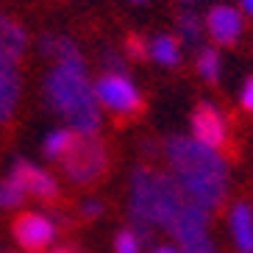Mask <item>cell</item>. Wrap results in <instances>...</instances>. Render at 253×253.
<instances>
[{"label": "cell", "mask_w": 253, "mask_h": 253, "mask_svg": "<svg viewBox=\"0 0 253 253\" xmlns=\"http://www.w3.org/2000/svg\"><path fill=\"white\" fill-rule=\"evenodd\" d=\"M175 181L189 203H198L206 211H214L228 195V164L220 150L209 148L195 136H170L164 142Z\"/></svg>", "instance_id": "6da1fadb"}, {"label": "cell", "mask_w": 253, "mask_h": 253, "mask_svg": "<svg viewBox=\"0 0 253 253\" xmlns=\"http://www.w3.org/2000/svg\"><path fill=\"white\" fill-rule=\"evenodd\" d=\"M45 97L75 134L95 136L100 131V100L86 78L84 64H56L45 81Z\"/></svg>", "instance_id": "7a4b0ae2"}, {"label": "cell", "mask_w": 253, "mask_h": 253, "mask_svg": "<svg viewBox=\"0 0 253 253\" xmlns=\"http://www.w3.org/2000/svg\"><path fill=\"white\" fill-rule=\"evenodd\" d=\"M61 170L73 184L89 186L95 181H100L109 170V150L97 136H75L70 150L61 159Z\"/></svg>", "instance_id": "3957f363"}, {"label": "cell", "mask_w": 253, "mask_h": 253, "mask_svg": "<svg viewBox=\"0 0 253 253\" xmlns=\"http://www.w3.org/2000/svg\"><path fill=\"white\" fill-rule=\"evenodd\" d=\"M95 95L106 109H112L120 117H136L145 109V100H142L139 89L134 86V81L128 75H114V73L100 75L95 81Z\"/></svg>", "instance_id": "277c9868"}, {"label": "cell", "mask_w": 253, "mask_h": 253, "mask_svg": "<svg viewBox=\"0 0 253 253\" xmlns=\"http://www.w3.org/2000/svg\"><path fill=\"white\" fill-rule=\"evenodd\" d=\"M206 225H209V211L201 209L198 203L186 201L170 234L184 248V253H214V242L209 237Z\"/></svg>", "instance_id": "5b68a950"}, {"label": "cell", "mask_w": 253, "mask_h": 253, "mask_svg": "<svg viewBox=\"0 0 253 253\" xmlns=\"http://www.w3.org/2000/svg\"><path fill=\"white\" fill-rule=\"evenodd\" d=\"M184 203H186V195L181 192L178 181L172 178V175H167V172H153V184H150L153 225H162V228L172 231Z\"/></svg>", "instance_id": "8992f818"}, {"label": "cell", "mask_w": 253, "mask_h": 253, "mask_svg": "<svg viewBox=\"0 0 253 253\" xmlns=\"http://www.w3.org/2000/svg\"><path fill=\"white\" fill-rule=\"evenodd\" d=\"M150 167H136L131 172V223L136 225V234L142 239H150L153 228V211H150V184H153Z\"/></svg>", "instance_id": "52a82bcc"}, {"label": "cell", "mask_w": 253, "mask_h": 253, "mask_svg": "<svg viewBox=\"0 0 253 253\" xmlns=\"http://www.w3.org/2000/svg\"><path fill=\"white\" fill-rule=\"evenodd\" d=\"M14 239H17V245L25 248L28 253H39V251H45V248L53 245L56 225L45 214L25 211V214H20L14 220Z\"/></svg>", "instance_id": "ba28073f"}, {"label": "cell", "mask_w": 253, "mask_h": 253, "mask_svg": "<svg viewBox=\"0 0 253 253\" xmlns=\"http://www.w3.org/2000/svg\"><path fill=\"white\" fill-rule=\"evenodd\" d=\"M8 178L14 181L17 186H23L25 195H34V198H39V201H45V203L59 198V184H56V178H53L50 172H45L42 167L25 162V159H17L11 164V175Z\"/></svg>", "instance_id": "9c48e42d"}, {"label": "cell", "mask_w": 253, "mask_h": 253, "mask_svg": "<svg viewBox=\"0 0 253 253\" xmlns=\"http://www.w3.org/2000/svg\"><path fill=\"white\" fill-rule=\"evenodd\" d=\"M192 136L198 142H203V145H209V148H214V150L225 145V139H228V126H225L223 112H220L214 103L203 100V103L195 106V112H192Z\"/></svg>", "instance_id": "30bf717a"}, {"label": "cell", "mask_w": 253, "mask_h": 253, "mask_svg": "<svg viewBox=\"0 0 253 253\" xmlns=\"http://www.w3.org/2000/svg\"><path fill=\"white\" fill-rule=\"evenodd\" d=\"M206 31L211 34L217 45L234 47L242 39V31H245V23H242V14L239 8L234 6H214L206 14Z\"/></svg>", "instance_id": "8fae6325"}, {"label": "cell", "mask_w": 253, "mask_h": 253, "mask_svg": "<svg viewBox=\"0 0 253 253\" xmlns=\"http://www.w3.org/2000/svg\"><path fill=\"white\" fill-rule=\"evenodd\" d=\"M23 92V78L17 70V61L6 53H0V126L11 123Z\"/></svg>", "instance_id": "7c38bea8"}, {"label": "cell", "mask_w": 253, "mask_h": 253, "mask_svg": "<svg viewBox=\"0 0 253 253\" xmlns=\"http://www.w3.org/2000/svg\"><path fill=\"white\" fill-rule=\"evenodd\" d=\"M231 237L239 253H253V211L248 203H234L231 209Z\"/></svg>", "instance_id": "4fadbf2b"}, {"label": "cell", "mask_w": 253, "mask_h": 253, "mask_svg": "<svg viewBox=\"0 0 253 253\" xmlns=\"http://www.w3.org/2000/svg\"><path fill=\"white\" fill-rule=\"evenodd\" d=\"M25 50H28V34H25V28L17 20L0 14V53H6L14 61H20L25 56Z\"/></svg>", "instance_id": "5bb4252c"}, {"label": "cell", "mask_w": 253, "mask_h": 253, "mask_svg": "<svg viewBox=\"0 0 253 253\" xmlns=\"http://www.w3.org/2000/svg\"><path fill=\"white\" fill-rule=\"evenodd\" d=\"M39 50H42V56L53 59L56 64H84L78 45H75L73 39H67V37L45 34V37L39 39Z\"/></svg>", "instance_id": "9a60e30c"}, {"label": "cell", "mask_w": 253, "mask_h": 253, "mask_svg": "<svg viewBox=\"0 0 253 253\" xmlns=\"http://www.w3.org/2000/svg\"><path fill=\"white\" fill-rule=\"evenodd\" d=\"M150 59H156L164 67H178L181 64V45L170 34H162L150 42Z\"/></svg>", "instance_id": "2e32d148"}, {"label": "cell", "mask_w": 253, "mask_h": 253, "mask_svg": "<svg viewBox=\"0 0 253 253\" xmlns=\"http://www.w3.org/2000/svg\"><path fill=\"white\" fill-rule=\"evenodd\" d=\"M75 131H67V128H59V131H50V134L45 136V145H42V153H45L47 159H53V162H61L64 159V153L70 150V145H73L75 139Z\"/></svg>", "instance_id": "e0dca14e"}, {"label": "cell", "mask_w": 253, "mask_h": 253, "mask_svg": "<svg viewBox=\"0 0 253 253\" xmlns=\"http://www.w3.org/2000/svg\"><path fill=\"white\" fill-rule=\"evenodd\" d=\"M220 70H223V61H220V53L217 47H203L198 53V73L206 84H217L220 81Z\"/></svg>", "instance_id": "ac0fdd59"}, {"label": "cell", "mask_w": 253, "mask_h": 253, "mask_svg": "<svg viewBox=\"0 0 253 253\" xmlns=\"http://www.w3.org/2000/svg\"><path fill=\"white\" fill-rule=\"evenodd\" d=\"M178 31L181 37H184V42H189V45H198L201 42V20H198V14H192V11H184V14H178Z\"/></svg>", "instance_id": "d6986e66"}, {"label": "cell", "mask_w": 253, "mask_h": 253, "mask_svg": "<svg viewBox=\"0 0 253 253\" xmlns=\"http://www.w3.org/2000/svg\"><path fill=\"white\" fill-rule=\"evenodd\" d=\"M23 201H25V192H23V186H17L11 178L0 181V206L11 209V206H20Z\"/></svg>", "instance_id": "ffe728a7"}, {"label": "cell", "mask_w": 253, "mask_h": 253, "mask_svg": "<svg viewBox=\"0 0 253 253\" xmlns=\"http://www.w3.org/2000/svg\"><path fill=\"white\" fill-rule=\"evenodd\" d=\"M142 248V237L136 231H120L117 237H114V251L117 253H139Z\"/></svg>", "instance_id": "44dd1931"}, {"label": "cell", "mask_w": 253, "mask_h": 253, "mask_svg": "<svg viewBox=\"0 0 253 253\" xmlns=\"http://www.w3.org/2000/svg\"><path fill=\"white\" fill-rule=\"evenodd\" d=\"M100 64H103V70H109V73H114V75H126V59H123L117 50H112V47L103 50Z\"/></svg>", "instance_id": "7402d4cb"}, {"label": "cell", "mask_w": 253, "mask_h": 253, "mask_svg": "<svg viewBox=\"0 0 253 253\" xmlns=\"http://www.w3.org/2000/svg\"><path fill=\"white\" fill-rule=\"evenodd\" d=\"M126 53L131 59H145V56H150V45H145V39H139V37H128Z\"/></svg>", "instance_id": "603a6c76"}, {"label": "cell", "mask_w": 253, "mask_h": 253, "mask_svg": "<svg viewBox=\"0 0 253 253\" xmlns=\"http://www.w3.org/2000/svg\"><path fill=\"white\" fill-rule=\"evenodd\" d=\"M239 100H242V106H245L248 112L253 114V75H251V78H245L242 92H239Z\"/></svg>", "instance_id": "cb8c5ba5"}, {"label": "cell", "mask_w": 253, "mask_h": 253, "mask_svg": "<svg viewBox=\"0 0 253 253\" xmlns=\"http://www.w3.org/2000/svg\"><path fill=\"white\" fill-rule=\"evenodd\" d=\"M81 214L86 217V220H95V217H100V214H103V203H100V201H84Z\"/></svg>", "instance_id": "d4e9b609"}, {"label": "cell", "mask_w": 253, "mask_h": 253, "mask_svg": "<svg viewBox=\"0 0 253 253\" xmlns=\"http://www.w3.org/2000/svg\"><path fill=\"white\" fill-rule=\"evenodd\" d=\"M50 253H78V251L70 248V245H64V248H50Z\"/></svg>", "instance_id": "484cf974"}, {"label": "cell", "mask_w": 253, "mask_h": 253, "mask_svg": "<svg viewBox=\"0 0 253 253\" xmlns=\"http://www.w3.org/2000/svg\"><path fill=\"white\" fill-rule=\"evenodd\" d=\"M242 8H245L248 14H251V17H253V0H242Z\"/></svg>", "instance_id": "4316f807"}, {"label": "cell", "mask_w": 253, "mask_h": 253, "mask_svg": "<svg viewBox=\"0 0 253 253\" xmlns=\"http://www.w3.org/2000/svg\"><path fill=\"white\" fill-rule=\"evenodd\" d=\"M153 253H178V251H172V248H156Z\"/></svg>", "instance_id": "83f0119b"}, {"label": "cell", "mask_w": 253, "mask_h": 253, "mask_svg": "<svg viewBox=\"0 0 253 253\" xmlns=\"http://www.w3.org/2000/svg\"><path fill=\"white\" fill-rule=\"evenodd\" d=\"M186 3H192V0H186Z\"/></svg>", "instance_id": "f1b7e54d"}, {"label": "cell", "mask_w": 253, "mask_h": 253, "mask_svg": "<svg viewBox=\"0 0 253 253\" xmlns=\"http://www.w3.org/2000/svg\"><path fill=\"white\" fill-rule=\"evenodd\" d=\"M136 3H139V0H136Z\"/></svg>", "instance_id": "f546056e"}]
</instances>
